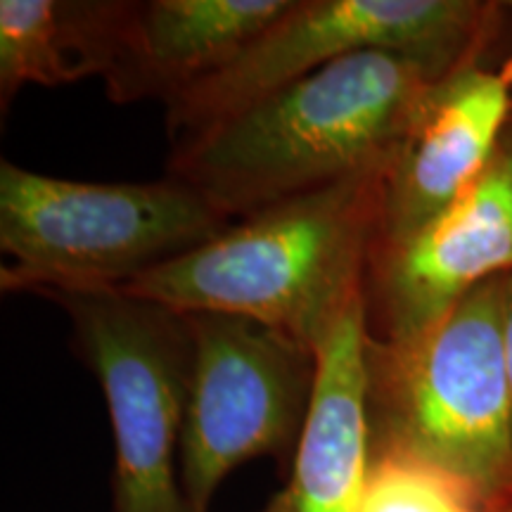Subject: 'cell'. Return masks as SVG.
Listing matches in <instances>:
<instances>
[{"label":"cell","instance_id":"obj_15","mask_svg":"<svg viewBox=\"0 0 512 512\" xmlns=\"http://www.w3.org/2000/svg\"><path fill=\"white\" fill-rule=\"evenodd\" d=\"M498 512H512V501H510L508 505H505V508H501V510H498Z\"/></svg>","mask_w":512,"mask_h":512},{"label":"cell","instance_id":"obj_7","mask_svg":"<svg viewBox=\"0 0 512 512\" xmlns=\"http://www.w3.org/2000/svg\"><path fill=\"white\" fill-rule=\"evenodd\" d=\"M195 339L178 479L188 512H209L233 470L271 458L287 477L318 382L309 344L254 318L185 313Z\"/></svg>","mask_w":512,"mask_h":512},{"label":"cell","instance_id":"obj_1","mask_svg":"<svg viewBox=\"0 0 512 512\" xmlns=\"http://www.w3.org/2000/svg\"><path fill=\"white\" fill-rule=\"evenodd\" d=\"M434 81L392 50L339 57L171 147L169 174L238 221L387 166Z\"/></svg>","mask_w":512,"mask_h":512},{"label":"cell","instance_id":"obj_8","mask_svg":"<svg viewBox=\"0 0 512 512\" xmlns=\"http://www.w3.org/2000/svg\"><path fill=\"white\" fill-rule=\"evenodd\" d=\"M512 273V119L477 181L396 252L370 261L368 337L408 347L475 287Z\"/></svg>","mask_w":512,"mask_h":512},{"label":"cell","instance_id":"obj_6","mask_svg":"<svg viewBox=\"0 0 512 512\" xmlns=\"http://www.w3.org/2000/svg\"><path fill=\"white\" fill-rule=\"evenodd\" d=\"M105 396L114 434L112 512H188L178 451L195 339L185 313L107 292L48 294Z\"/></svg>","mask_w":512,"mask_h":512},{"label":"cell","instance_id":"obj_12","mask_svg":"<svg viewBox=\"0 0 512 512\" xmlns=\"http://www.w3.org/2000/svg\"><path fill=\"white\" fill-rule=\"evenodd\" d=\"M128 0H0V110L24 86L110 72Z\"/></svg>","mask_w":512,"mask_h":512},{"label":"cell","instance_id":"obj_5","mask_svg":"<svg viewBox=\"0 0 512 512\" xmlns=\"http://www.w3.org/2000/svg\"><path fill=\"white\" fill-rule=\"evenodd\" d=\"M503 8L482 0H297L233 62L164 102L171 147L361 50L415 57L444 79L482 60Z\"/></svg>","mask_w":512,"mask_h":512},{"label":"cell","instance_id":"obj_14","mask_svg":"<svg viewBox=\"0 0 512 512\" xmlns=\"http://www.w3.org/2000/svg\"><path fill=\"white\" fill-rule=\"evenodd\" d=\"M501 328H503V349H505V366H508L510 406H512V273H505L501 280Z\"/></svg>","mask_w":512,"mask_h":512},{"label":"cell","instance_id":"obj_11","mask_svg":"<svg viewBox=\"0 0 512 512\" xmlns=\"http://www.w3.org/2000/svg\"><path fill=\"white\" fill-rule=\"evenodd\" d=\"M366 297L316 347L318 382L287 482L259 512H358L370 465Z\"/></svg>","mask_w":512,"mask_h":512},{"label":"cell","instance_id":"obj_10","mask_svg":"<svg viewBox=\"0 0 512 512\" xmlns=\"http://www.w3.org/2000/svg\"><path fill=\"white\" fill-rule=\"evenodd\" d=\"M297 0H128L117 57L105 74L112 102L174 98L233 62Z\"/></svg>","mask_w":512,"mask_h":512},{"label":"cell","instance_id":"obj_2","mask_svg":"<svg viewBox=\"0 0 512 512\" xmlns=\"http://www.w3.org/2000/svg\"><path fill=\"white\" fill-rule=\"evenodd\" d=\"M384 169L242 216L119 292L181 313L254 318L316 349L366 297Z\"/></svg>","mask_w":512,"mask_h":512},{"label":"cell","instance_id":"obj_13","mask_svg":"<svg viewBox=\"0 0 512 512\" xmlns=\"http://www.w3.org/2000/svg\"><path fill=\"white\" fill-rule=\"evenodd\" d=\"M358 512H498L456 477L399 451H370Z\"/></svg>","mask_w":512,"mask_h":512},{"label":"cell","instance_id":"obj_3","mask_svg":"<svg viewBox=\"0 0 512 512\" xmlns=\"http://www.w3.org/2000/svg\"><path fill=\"white\" fill-rule=\"evenodd\" d=\"M501 280H486L408 347L368 337L370 451L439 467L494 510L512 501V406Z\"/></svg>","mask_w":512,"mask_h":512},{"label":"cell","instance_id":"obj_16","mask_svg":"<svg viewBox=\"0 0 512 512\" xmlns=\"http://www.w3.org/2000/svg\"><path fill=\"white\" fill-rule=\"evenodd\" d=\"M508 10H512V3H508ZM510 60H512V57H510Z\"/></svg>","mask_w":512,"mask_h":512},{"label":"cell","instance_id":"obj_9","mask_svg":"<svg viewBox=\"0 0 512 512\" xmlns=\"http://www.w3.org/2000/svg\"><path fill=\"white\" fill-rule=\"evenodd\" d=\"M510 119V57L498 69L470 62L432 83L384 169L373 259L418 238L477 181Z\"/></svg>","mask_w":512,"mask_h":512},{"label":"cell","instance_id":"obj_4","mask_svg":"<svg viewBox=\"0 0 512 512\" xmlns=\"http://www.w3.org/2000/svg\"><path fill=\"white\" fill-rule=\"evenodd\" d=\"M233 219L183 178L93 183L0 162V290L107 292L223 233Z\"/></svg>","mask_w":512,"mask_h":512}]
</instances>
